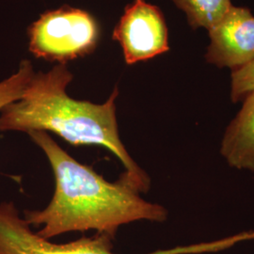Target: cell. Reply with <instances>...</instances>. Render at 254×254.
Masks as SVG:
<instances>
[{"instance_id": "cell-2", "label": "cell", "mask_w": 254, "mask_h": 254, "mask_svg": "<svg viewBox=\"0 0 254 254\" xmlns=\"http://www.w3.org/2000/svg\"><path fill=\"white\" fill-rule=\"evenodd\" d=\"M73 78L66 64L34 73L21 98L0 110V132H52L71 145L104 147L126 168L122 176L137 192H147L150 178L131 157L119 134L118 88L104 104L76 100L67 93Z\"/></svg>"}, {"instance_id": "cell-4", "label": "cell", "mask_w": 254, "mask_h": 254, "mask_svg": "<svg viewBox=\"0 0 254 254\" xmlns=\"http://www.w3.org/2000/svg\"><path fill=\"white\" fill-rule=\"evenodd\" d=\"M113 238L95 234L64 244H57L34 233L19 215L13 202L0 203V254H117ZM216 242L181 246L148 254H199L215 253Z\"/></svg>"}, {"instance_id": "cell-3", "label": "cell", "mask_w": 254, "mask_h": 254, "mask_svg": "<svg viewBox=\"0 0 254 254\" xmlns=\"http://www.w3.org/2000/svg\"><path fill=\"white\" fill-rule=\"evenodd\" d=\"M28 38L37 59L66 64L95 50L100 28L90 12L64 6L43 13L28 28Z\"/></svg>"}, {"instance_id": "cell-5", "label": "cell", "mask_w": 254, "mask_h": 254, "mask_svg": "<svg viewBox=\"0 0 254 254\" xmlns=\"http://www.w3.org/2000/svg\"><path fill=\"white\" fill-rule=\"evenodd\" d=\"M127 64L151 60L170 50L163 13L145 0L127 6L113 32Z\"/></svg>"}, {"instance_id": "cell-7", "label": "cell", "mask_w": 254, "mask_h": 254, "mask_svg": "<svg viewBox=\"0 0 254 254\" xmlns=\"http://www.w3.org/2000/svg\"><path fill=\"white\" fill-rule=\"evenodd\" d=\"M220 154L232 168L254 172V91L227 127Z\"/></svg>"}, {"instance_id": "cell-8", "label": "cell", "mask_w": 254, "mask_h": 254, "mask_svg": "<svg viewBox=\"0 0 254 254\" xmlns=\"http://www.w3.org/2000/svg\"><path fill=\"white\" fill-rule=\"evenodd\" d=\"M182 9L192 28L210 30L232 7L231 0H172Z\"/></svg>"}, {"instance_id": "cell-6", "label": "cell", "mask_w": 254, "mask_h": 254, "mask_svg": "<svg viewBox=\"0 0 254 254\" xmlns=\"http://www.w3.org/2000/svg\"><path fill=\"white\" fill-rule=\"evenodd\" d=\"M208 32L209 64L236 70L254 60V16L250 9L232 5Z\"/></svg>"}, {"instance_id": "cell-9", "label": "cell", "mask_w": 254, "mask_h": 254, "mask_svg": "<svg viewBox=\"0 0 254 254\" xmlns=\"http://www.w3.org/2000/svg\"><path fill=\"white\" fill-rule=\"evenodd\" d=\"M34 73L31 63L23 61L16 73L0 82V110L21 98Z\"/></svg>"}, {"instance_id": "cell-10", "label": "cell", "mask_w": 254, "mask_h": 254, "mask_svg": "<svg viewBox=\"0 0 254 254\" xmlns=\"http://www.w3.org/2000/svg\"><path fill=\"white\" fill-rule=\"evenodd\" d=\"M254 91V59L249 64L234 70L231 77V99L242 100Z\"/></svg>"}, {"instance_id": "cell-1", "label": "cell", "mask_w": 254, "mask_h": 254, "mask_svg": "<svg viewBox=\"0 0 254 254\" xmlns=\"http://www.w3.org/2000/svg\"><path fill=\"white\" fill-rule=\"evenodd\" d=\"M46 154L54 173L53 197L43 210L25 211L37 234L51 239L69 232L96 231L115 239L119 228L138 220L163 222L168 210L149 202L122 176L107 181L91 166L79 163L44 131L27 133Z\"/></svg>"}]
</instances>
